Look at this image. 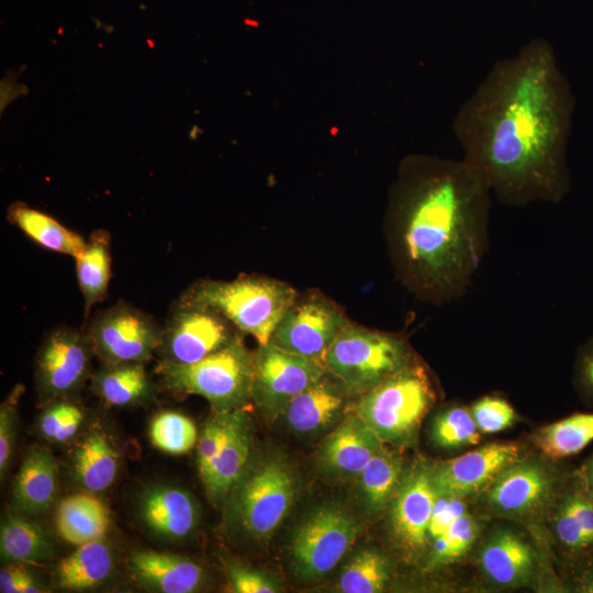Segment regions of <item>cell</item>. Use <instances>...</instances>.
<instances>
[{
  "instance_id": "cell-1",
  "label": "cell",
  "mask_w": 593,
  "mask_h": 593,
  "mask_svg": "<svg viewBox=\"0 0 593 593\" xmlns=\"http://www.w3.org/2000/svg\"><path fill=\"white\" fill-rule=\"evenodd\" d=\"M573 97L552 46L534 38L497 60L452 122L462 160L503 203H559L570 190Z\"/></svg>"
},
{
  "instance_id": "cell-2",
  "label": "cell",
  "mask_w": 593,
  "mask_h": 593,
  "mask_svg": "<svg viewBox=\"0 0 593 593\" xmlns=\"http://www.w3.org/2000/svg\"><path fill=\"white\" fill-rule=\"evenodd\" d=\"M491 191L462 160L410 159L393 204L402 272L426 299L444 303L469 289L489 248Z\"/></svg>"
},
{
  "instance_id": "cell-3",
  "label": "cell",
  "mask_w": 593,
  "mask_h": 593,
  "mask_svg": "<svg viewBox=\"0 0 593 593\" xmlns=\"http://www.w3.org/2000/svg\"><path fill=\"white\" fill-rule=\"evenodd\" d=\"M179 300L216 311L237 329L254 336L259 345H266L296 301V291L278 280L239 277L232 281H201Z\"/></svg>"
},
{
  "instance_id": "cell-4",
  "label": "cell",
  "mask_w": 593,
  "mask_h": 593,
  "mask_svg": "<svg viewBox=\"0 0 593 593\" xmlns=\"http://www.w3.org/2000/svg\"><path fill=\"white\" fill-rule=\"evenodd\" d=\"M435 396L426 370L412 362L363 392L355 415L382 443L404 444L414 437Z\"/></svg>"
},
{
  "instance_id": "cell-5",
  "label": "cell",
  "mask_w": 593,
  "mask_h": 593,
  "mask_svg": "<svg viewBox=\"0 0 593 593\" xmlns=\"http://www.w3.org/2000/svg\"><path fill=\"white\" fill-rule=\"evenodd\" d=\"M322 362L346 392L362 394L411 365L413 358L401 337L347 323Z\"/></svg>"
},
{
  "instance_id": "cell-6",
  "label": "cell",
  "mask_w": 593,
  "mask_h": 593,
  "mask_svg": "<svg viewBox=\"0 0 593 593\" xmlns=\"http://www.w3.org/2000/svg\"><path fill=\"white\" fill-rule=\"evenodd\" d=\"M160 370L170 389L201 395L217 412L238 409L251 395L253 356L238 337L200 361L164 362Z\"/></svg>"
},
{
  "instance_id": "cell-7",
  "label": "cell",
  "mask_w": 593,
  "mask_h": 593,
  "mask_svg": "<svg viewBox=\"0 0 593 593\" xmlns=\"http://www.w3.org/2000/svg\"><path fill=\"white\" fill-rule=\"evenodd\" d=\"M359 526L344 510L327 505L311 513L291 541V557L299 575L317 580L332 571L355 542Z\"/></svg>"
},
{
  "instance_id": "cell-8",
  "label": "cell",
  "mask_w": 593,
  "mask_h": 593,
  "mask_svg": "<svg viewBox=\"0 0 593 593\" xmlns=\"http://www.w3.org/2000/svg\"><path fill=\"white\" fill-rule=\"evenodd\" d=\"M294 478L287 462L271 458L247 473L237 493V513L244 529L268 538L287 516L294 496Z\"/></svg>"
},
{
  "instance_id": "cell-9",
  "label": "cell",
  "mask_w": 593,
  "mask_h": 593,
  "mask_svg": "<svg viewBox=\"0 0 593 593\" xmlns=\"http://www.w3.org/2000/svg\"><path fill=\"white\" fill-rule=\"evenodd\" d=\"M161 331L152 315L119 302L91 318L87 335L107 363L143 362L158 349Z\"/></svg>"
},
{
  "instance_id": "cell-10",
  "label": "cell",
  "mask_w": 593,
  "mask_h": 593,
  "mask_svg": "<svg viewBox=\"0 0 593 593\" xmlns=\"http://www.w3.org/2000/svg\"><path fill=\"white\" fill-rule=\"evenodd\" d=\"M322 361L284 350L271 343L253 356L251 396L269 413L282 412L299 393L325 376Z\"/></svg>"
},
{
  "instance_id": "cell-11",
  "label": "cell",
  "mask_w": 593,
  "mask_h": 593,
  "mask_svg": "<svg viewBox=\"0 0 593 593\" xmlns=\"http://www.w3.org/2000/svg\"><path fill=\"white\" fill-rule=\"evenodd\" d=\"M230 325L216 311L179 300L161 331L164 362L193 363L224 348L237 338Z\"/></svg>"
},
{
  "instance_id": "cell-12",
  "label": "cell",
  "mask_w": 593,
  "mask_h": 593,
  "mask_svg": "<svg viewBox=\"0 0 593 593\" xmlns=\"http://www.w3.org/2000/svg\"><path fill=\"white\" fill-rule=\"evenodd\" d=\"M343 313L321 298L295 301L275 328L269 343L314 360L322 358L347 324Z\"/></svg>"
},
{
  "instance_id": "cell-13",
  "label": "cell",
  "mask_w": 593,
  "mask_h": 593,
  "mask_svg": "<svg viewBox=\"0 0 593 593\" xmlns=\"http://www.w3.org/2000/svg\"><path fill=\"white\" fill-rule=\"evenodd\" d=\"M91 343L87 333L60 326L53 329L37 355V383L48 396L77 390L89 370Z\"/></svg>"
},
{
  "instance_id": "cell-14",
  "label": "cell",
  "mask_w": 593,
  "mask_h": 593,
  "mask_svg": "<svg viewBox=\"0 0 593 593\" xmlns=\"http://www.w3.org/2000/svg\"><path fill=\"white\" fill-rule=\"evenodd\" d=\"M518 456L515 444H489L438 463L430 470L432 482L437 495L462 499L488 489Z\"/></svg>"
},
{
  "instance_id": "cell-15",
  "label": "cell",
  "mask_w": 593,
  "mask_h": 593,
  "mask_svg": "<svg viewBox=\"0 0 593 593\" xmlns=\"http://www.w3.org/2000/svg\"><path fill=\"white\" fill-rule=\"evenodd\" d=\"M555 489L552 473L533 460H515L488 488V501L499 512L533 513L546 505Z\"/></svg>"
},
{
  "instance_id": "cell-16",
  "label": "cell",
  "mask_w": 593,
  "mask_h": 593,
  "mask_svg": "<svg viewBox=\"0 0 593 593\" xmlns=\"http://www.w3.org/2000/svg\"><path fill=\"white\" fill-rule=\"evenodd\" d=\"M391 511V523L400 545L409 551L421 550L437 497L430 470L416 467L401 479Z\"/></svg>"
},
{
  "instance_id": "cell-17",
  "label": "cell",
  "mask_w": 593,
  "mask_h": 593,
  "mask_svg": "<svg viewBox=\"0 0 593 593\" xmlns=\"http://www.w3.org/2000/svg\"><path fill=\"white\" fill-rule=\"evenodd\" d=\"M139 510L144 523L153 532L172 539L190 535L199 521L194 499L176 486L161 485L146 491Z\"/></svg>"
},
{
  "instance_id": "cell-18",
  "label": "cell",
  "mask_w": 593,
  "mask_h": 593,
  "mask_svg": "<svg viewBox=\"0 0 593 593\" xmlns=\"http://www.w3.org/2000/svg\"><path fill=\"white\" fill-rule=\"evenodd\" d=\"M130 567L141 583L164 593H190L204 581L203 569L197 562L177 555L136 551Z\"/></svg>"
},
{
  "instance_id": "cell-19",
  "label": "cell",
  "mask_w": 593,
  "mask_h": 593,
  "mask_svg": "<svg viewBox=\"0 0 593 593\" xmlns=\"http://www.w3.org/2000/svg\"><path fill=\"white\" fill-rule=\"evenodd\" d=\"M382 445L357 415H351L326 438L322 460L335 473L359 475Z\"/></svg>"
},
{
  "instance_id": "cell-20",
  "label": "cell",
  "mask_w": 593,
  "mask_h": 593,
  "mask_svg": "<svg viewBox=\"0 0 593 593\" xmlns=\"http://www.w3.org/2000/svg\"><path fill=\"white\" fill-rule=\"evenodd\" d=\"M245 412L227 411L223 445L208 474L202 479L213 496L226 494L236 484L247 466L250 450V432Z\"/></svg>"
},
{
  "instance_id": "cell-21",
  "label": "cell",
  "mask_w": 593,
  "mask_h": 593,
  "mask_svg": "<svg viewBox=\"0 0 593 593\" xmlns=\"http://www.w3.org/2000/svg\"><path fill=\"white\" fill-rule=\"evenodd\" d=\"M486 577L499 585L516 586L533 575L535 553L527 542L510 530L495 533L480 553Z\"/></svg>"
},
{
  "instance_id": "cell-22",
  "label": "cell",
  "mask_w": 593,
  "mask_h": 593,
  "mask_svg": "<svg viewBox=\"0 0 593 593\" xmlns=\"http://www.w3.org/2000/svg\"><path fill=\"white\" fill-rule=\"evenodd\" d=\"M57 490V467L49 450H31L14 481V499L27 514L45 512L54 503Z\"/></svg>"
},
{
  "instance_id": "cell-23",
  "label": "cell",
  "mask_w": 593,
  "mask_h": 593,
  "mask_svg": "<svg viewBox=\"0 0 593 593\" xmlns=\"http://www.w3.org/2000/svg\"><path fill=\"white\" fill-rule=\"evenodd\" d=\"M109 524L107 506L91 493H78L64 499L56 513L59 535L76 546L101 539Z\"/></svg>"
},
{
  "instance_id": "cell-24",
  "label": "cell",
  "mask_w": 593,
  "mask_h": 593,
  "mask_svg": "<svg viewBox=\"0 0 593 593\" xmlns=\"http://www.w3.org/2000/svg\"><path fill=\"white\" fill-rule=\"evenodd\" d=\"M342 406L339 389L323 378L295 395L282 412L291 429L311 433L328 425Z\"/></svg>"
},
{
  "instance_id": "cell-25",
  "label": "cell",
  "mask_w": 593,
  "mask_h": 593,
  "mask_svg": "<svg viewBox=\"0 0 593 593\" xmlns=\"http://www.w3.org/2000/svg\"><path fill=\"white\" fill-rule=\"evenodd\" d=\"M7 216L27 237L46 249L75 258L87 245V240L78 233L67 228L51 215L23 202L12 203L8 209Z\"/></svg>"
},
{
  "instance_id": "cell-26",
  "label": "cell",
  "mask_w": 593,
  "mask_h": 593,
  "mask_svg": "<svg viewBox=\"0 0 593 593\" xmlns=\"http://www.w3.org/2000/svg\"><path fill=\"white\" fill-rule=\"evenodd\" d=\"M75 260L87 320L92 306L104 299L109 288L112 264L110 234L103 230L91 233L86 247Z\"/></svg>"
},
{
  "instance_id": "cell-27",
  "label": "cell",
  "mask_w": 593,
  "mask_h": 593,
  "mask_svg": "<svg viewBox=\"0 0 593 593\" xmlns=\"http://www.w3.org/2000/svg\"><path fill=\"white\" fill-rule=\"evenodd\" d=\"M113 569V555L101 540H93L61 559L56 568L58 584L67 590L82 591L100 585Z\"/></svg>"
},
{
  "instance_id": "cell-28",
  "label": "cell",
  "mask_w": 593,
  "mask_h": 593,
  "mask_svg": "<svg viewBox=\"0 0 593 593\" xmlns=\"http://www.w3.org/2000/svg\"><path fill=\"white\" fill-rule=\"evenodd\" d=\"M118 460V451L107 434L92 432L74 455L76 478L88 491L101 492L114 481Z\"/></svg>"
},
{
  "instance_id": "cell-29",
  "label": "cell",
  "mask_w": 593,
  "mask_h": 593,
  "mask_svg": "<svg viewBox=\"0 0 593 593\" xmlns=\"http://www.w3.org/2000/svg\"><path fill=\"white\" fill-rule=\"evenodd\" d=\"M93 384L100 396L115 406L141 401L152 390L143 362L107 363L94 376Z\"/></svg>"
},
{
  "instance_id": "cell-30",
  "label": "cell",
  "mask_w": 593,
  "mask_h": 593,
  "mask_svg": "<svg viewBox=\"0 0 593 593\" xmlns=\"http://www.w3.org/2000/svg\"><path fill=\"white\" fill-rule=\"evenodd\" d=\"M0 551L5 561H42L52 556L53 546L38 525L22 517L10 516L1 524Z\"/></svg>"
},
{
  "instance_id": "cell-31",
  "label": "cell",
  "mask_w": 593,
  "mask_h": 593,
  "mask_svg": "<svg viewBox=\"0 0 593 593\" xmlns=\"http://www.w3.org/2000/svg\"><path fill=\"white\" fill-rule=\"evenodd\" d=\"M549 458L575 455L593 441V413H578L540 428L534 439Z\"/></svg>"
},
{
  "instance_id": "cell-32",
  "label": "cell",
  "mask_w": 593,
  "mask_h": 593,
  "mask_svg": "<svg viewBox=\"0 0 593 593\" xmlns=\"http://www.w3.org/2000/svg\"><path fill=\"white\" fill-rule=\"evenodd\" d=\"M401 473L402 460L382 445L359 474L363 497L371 511H380L385 505L401 481Z\"/></svg>"
},
{
  "instance_id": "cell-33",
  "label": "cell",
  "mask_w": 593,
  "mask_h": 593,
  "mask_svg": "<svg viewBox=\"0 0 593 593\" xmlns=\"http://www.w3.org/2000/svg\"><path fill=\"white\" fill-rule=\"evenodd\" d=\"M388 558L374 549L359 551L344 569L338 588L344 593H378L390 580Z\"/></svg>"
},
{
  "instance_id": "cell-34",
  "label": "cell",
  "mask_w": 593,
  "mask_h": 593,
  "mask_svg": "<svg viewBox=\"0 0 593 593\" xmlns=\"http://www.w3.org/2000/svg\"><path fill=\"white\" fill-rule=\"evenodd\" d=\"M152 444L168 454L181 455L195 444L198 432L194 423L174 411L158 413L149 426Z\"/></svg>"
},
{
  "instance_id": "cell-35",
  "label": "cell",
  "mask_w": 593,
  "mask_h": 593,
  "mask_svg": "<svg viewBox=\"0 0 593 593\" xmlns=\"http://www.w3.org/2000/svg\"><path fill=\"white\" fill-rule=\"evenodd\" d=\"M432 435L436 445L446 449L475 445L480 440L471 412L459 406L445 410L436 416Z\"/></svg>"
},
{
  "instance_id": "cell-36",
  "label": "cell",
  "mask_w": 593,
  "mask_h": 593,
  "mask_svg": "<svg viewBox=\"0 0 593 593\" xmlns=\"http://www.w3.org/2000/svg\"><path fill=\"white\" fill-rule=\"evenodd\" d=\"M478 530V523L471 515L460 516L445 534L434 539L428 564L437 567L459 559L475 540Z\"/></svg>"
},
{
  "instance_id": "cell-37",
  "label": "cell",
  "mask_w": 593,
  "mask_h": 593,
  "mask_svg": "<svg viewBox=\"0 0 593 593\" xmlns=\"http://www.w3.org/2000/svg\"><path fill=\"white\" fill-rule=\"evenodd\" d=\"M82 419L83 413L77 405L58 402L41 416V432L47 439L63 443L77 433Z\"/></svg>"
},
{
  "instance_id": "cell-38",
  "label": "cell",
  "mask_w": 593,
  "mask_h": 593,
  "mask_svg": "<svg viewBox=\"0 0 593 593\" xmlns=\"http://www.w3.org/2000/svg\"><path fill=\"white\" fill-rule=\"evenodd\" d=\"M479 432L493 434L508 428L516 419L513 407L497 396H483L470 410Z\"/></svg>"
},
{
  "instance_id": "cell-39",
  "label": "cell",
  "mask_w": 593,
  "mask_h": 593,
  "mask_svg": "<svg viewBox=\"0 0 593 593\" xmlns=\"http://www.w3.org/2000/svg\"><path fill=\"white\" fill-rule=\"evenodd\" d=\"M227 411L219 412L205 423L198 444V466L203 479L223 445L226 432Z\"/></svg>"
},
{
  "instance_id": "cell-40",
  "label": "cell",
  "mask_w": 593,
  "mask_h": 593,
  "mask_svg": "<svg viewBox=\"0 0 593 593\" xmlns=\"http://www.w3.org/2000/svg\"><path fill=\"white\" fill-rule=\"evenodd\" d=\"M231 588L235 593H277L280 592L278 583L267 574L232 564L228 568Z\"/></svg>"
},
{
  "instance_id": "cell-41",
  "label": "cell",
  "mask_w": 593,
  "mask_h": 593,
  "mask_svg": "<svg viewBox=\"0 0 593 593\" xmlns=\"http://www.w3.org/2000/svg\"><path fill=\"white\" fill-rule=\"evenodd\" d=\"M463 514L466 505L461 499L437 495L428 526V537L435 539L441 536Z\"/></svg>"
},
{
  "instance_id": "cell-42",
  "label": "cell",
  "mask_w": 593,
  "mask_h": 593,
  "mask_svg": "<svg viewBox=\"0 0 593 593\" xmlns=\"http://www.w3.org/2000/svg\"><path fill=\"white\" fill-rule=\"evenodd\" d=\"M555 530L561 544L570 550L591 547L575 517L562 503L556 513Z\"/></svg>"
},
{
  "instance_id": "cell-43",
  "label": "cell",
  "mask_w": 593,
  "mask_h": 593,
  "mask_svg": "<svg viewBox=\"0 0 593 593\" xmlns=\"http://www.w3.org/2000/svg\"><path fill=\"white\" fill-rule=\"evenodd\" d=\"M562 504L575 517L590 546H593V499L585 492L567 495Z\"/></svg>"
},
{
  "instance_id": "cell-44",
  "label": "cell",
  "mask_w": 593,
  "mask_h": 593,
  "mask_svg": "<svg viewBox=\"0 0 593 593\" xmlns=\"http://www.w3.org/2000/svg\"><path fill=\"white\" fill-rule=\"evenodd\" d=\"M0 591L2 593H38L43 590L24 569L12 566L1 569Z\"/></svg>"
},
{
  "instance_id": "cell-45",
  "label": "cell",
  "mask_w": 593,
  "mask_h": 593,
  "mask_svg": "<svg viewBox=\"0 0 593 593\" xmlns=\"http://www.w3.org/2000/svg\"><path fill=\"white\" fill-rule=\"evenodd\" d=\"M10 403L5 402L0 410V473L7 471L11 458L14 430V411Z\"/></svg>"
},
{
  "instance_id": "cell-46",
  "label": "cell",
  "mask_w": 593,
  "mask_h": 593,
  "mask_svg": "<svg viewBox=\"0 0 593 593\" xmlns=\"http://www.w3.org/2000/svg\"><path fill=\"white\" fill-rule=\"evenodd\" d=\"M579 379L584 391L593 395V339L586 345L581 356Z\"/></svg>"
},
{
  "instance_id": "cell-47",
  "label": "cell",
  "mask_w": 593,
  "mask_h": 593,
  "mask_svg": "<svg viewBox=\"0 0 593 593\" xmlns=\"http://www.w3.org/2000/svg\"><path fill=\"white\" fill-rule=\"evenodd\" d=\"M577 582L578 591L593 593V563L582 571Z\"/></svg>"
},
{
  "instance_id": "cell-48",
  "label": "cell",
  "mask_w": 593,
  "mask_h": 593,
  "mask_svg": "<svg viewBox=\"0 0 593 593\" xmlns=\"http://www.w3.org/2000/svg\"><path fill=\"white\" fill-rule=\"evenodd\" d=\"M582 482L584 492L593 499V456L583 468Z\"/></svg>"
}]
</instances>
